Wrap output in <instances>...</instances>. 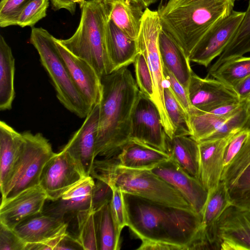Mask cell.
Instances as JSON below:
<instances>
[{"mask_svg":"<svg viewBox=\"0 0 250 250\" xmlns=\"http://www.w3.org/2000/svg\"><path fill=\"white\" fill-rule=\"evenodd\" d=\"M71 0L72 2H73L76 4H79L81 8L83 6V5L85 1V0Z\"/></svg>","mask_w":250,"mask_h":250,"instance_id":"50","label":"cell"},{"mask_svg":"<svg viewBox=\"0 0 250 250\" xmlns=\"http://www.w3.org/2000/svg\"><path fill=\"white\" fill-rule=\"evenodd\" d=\"M67 226L64 220L41 212L22 222L13 229L27 244L44 242L66 233Z\"/></svg>","mask_w":250,"mask_h":250,"instance_id":"21","label":"cell"},{"mask_svg":"<svg viewBox=\"0 0 250 250\" xmlns=\"http://www.w3.org/2000/svg\"><path fill=\"white\" fill-rule=\"evenodd\" d=\"M99 117V103L94 105L80 128L63 148L85 176H90L95 156Z\"/></svg>","mask_w":250,"mask_h":250,"instance_id":"13","label":"cell"},{"mask_svg":"<svg viewBox=\"0 0 250 250\" xmlns=\"http://www.w3.org/2000/svg\"><path fill=\"white\" fill-rule=\"evenodd\" d=\"M119 166L128 168L150 170L170 158L169 154L149 146L130 141L116 156Z\"/></svg>","mask_w":250,"mask_h":250,"instance_id":"25","label":"cell"},{"mask_svg":"<svg viewBox=\"0 0 250 250\" xmlns=\"http://www.w3.org/2000/svg\"><path fill=\"white\" fill-rule=\"evenodd\" d=\"M136 82L139 90L151 100L153 97V85L151 74L146 59L140 52L133 63Z\"/></svg>","mask_w":250,"mask_h":250,"instance_id":"38","label":"cell"},{"mask_svg":"<svg viewBox=\"0 0 250 250\" xmlns=\"http://www.w3.org/2000/svg\"><path fill=\"white\" fill-rule=\"evenodd\" d=\"M21 133L23 140L19 154L6 181L0 188L1 201L39 186L44 166L55 154L51 145L42 134H33L29 131Z\"/></svg>","mask_w":250,"mask_h":250,"instance_id":"7","label":"cell"},{"mask_svg":"<svg viewBox=\"0 0 250 250\" xmlns=\"http://www.w3.org/2000/svg\"><path fill=\"white\" fill-rule=\"evenodd\" d=\"M108 16L120 29L130 38L137 40L144 8L140 3L134 0H102Z\"/></svg>","mask_w":250,"mask_h":250,"instance_id":"24","label":"cell"},{"mask_svg":"<svg viewBox=\"0 0 250 250\" xmlns=\"http://www.w3.org/2000/svg\"><path fill=\"white\" fill-rule=\"evenodd\" d=\"M55 38L42 27H32L30 42L37 50L41 62L50 78L58 99L80 118H85L91 106L74 83L57 48Z\"/></svg>","mask_w":250,"mask_h":250,"instance_id":"6","label":"cell"},{"mask_svg":"<svg viewBox=\"0 0 250 250\" xmlns=\"http://www.w3.org/2000/svg\"><path fill=\"white\" fill-rule=\"evenodd\" d=\"M130 140L167 153V135L159 111L140 91L132 114Z\"/></svg>","mask_w":250,"mask_h":250,"instance_id":"9","label":"cell"},{"mask_svg":"<svg viewBox=\"0 0 250 250\" xmlns=\"http://www.w3.org/2000/svg\"><path fill=\"white\" fill-rule=\"evenodd\" d=\"M167 153L170 159L193 177L199 180V143L190 136H167Z\"/></svg>","mask_w":250,"mask_h":250,"instance_id":"26","label":"cell"},{"mask_svg":"<svg viewBox=\"0 0 250 250\" xmlns=\"http://www.w3.org/2000/svg\"><path fill=\"white\" fill-rule=\"evenodd\" d=\"M105 42L113 71L133 63L140 52L137 41L130 38L109 18L105 27Z\"/></svg>","mask_w":250,"mask_h":250,"instance_id":"22","label":"cell"},{"mask_svg":"<svg viewBox=\"0 0 250 250\" xmlns=\"http://www.w3.org/2000/svg\"><path fill=\"white\" fill-rule=\"evenodd\" d=\"M157 0H155V1H156Z\"/></svg>","mask_w":250,"mask_h":250,"instance_id":"55","label":"cell"},{"mask_svg":"<svg viewBox=\"0 0 250 250\" xmlns=\"http://www.w3.org/2000/svg\"><path fill=\"white\" fill-rule=\"evenodd\" d=\"M79 25L74 34L58 41L70 53L93 67L100 78L113 72L105 42L108 19L102 1L85 0Z\"/></svg>","mask_w":250,"mask_h":250,"instance_id":"5","label":"cell"},{"mask_svg":"<svg viewBox=\"0 0 250 250\" xmlns=\"http://www.w3.org/2000/svg\"><path fill=\"white\" fill-rule=\"evenodd\" d=\"M66 232L39 243L27 244L24 250H54L63 238L67 234Z\"/></svg>","mask_w":250,"mask_h":250,"instance_id":"45","label":"cell"},{"mask_svg":"<svg viewBox=\"0 0 250 250\" xmlns=\"http://www.w3.org/2000/svg\"><path fill=\"white\" fill-rule=\"evenodd\" d=\"M52 8L54 11L64 9L74 15L76 11V3L71 0H49Z\"/></svg>","mask_w":250,"mask_h":250,"instance_id":"47","label":"cell"},{"mask_svg":"<svg viewBox=\"0 0 250 250\" xmlns=\"http://www.w3.org/2000/svg\"><path fill=\"white\" fill-rule=\"evenodd\" d=\"M90 176L102 180L124 193L192 209L177 190L149 169L125 168L118 165L112 158H104L94 161Z\"/></svg>","mask_w":250,"mask_h":250,"instance_id":"4","label":"cell"},{"mask_svg":"<svg viewBox=\"0 0 250 250\" xmlns=\"http://www.w3.org/2000/svg\"><path fill=\"white\" fill-rule=\"evenodd\" d=\"M101 81L95 156L109 159L130 141L132 114L140 90L127 67L103 76Z\"/></svg>","mask_w":250,"mask_h":250,"instance_id":"2","label":"cell"},{"mask_svg":"<svg viewBox=\"0 0 250 250\" xmlns=\"http://www.w3.org/2000/svg\"><path fill=\"white\" fill-rule=\"evenodd\" d=\"M250 166V135L230 163L223 168L221 181L228 189Z\"/></svg>","mask_w":250,"mask_h":250,"instance_id":"35","label":"cell"},{"mask_svg":"<svg viewBox=\"0 0 250 250\" xmlns=\"http://www.w3.org/2000/svg\"><path fill=\"white\" fill-rule=\"evenodd\" d=\"M250 74V57L244 56L227 61L208 73L232 89Z\"/></svg>","mask_w":250,"mask_h":250,"instance_id":"32","label":"cell"},{"mask_svg":"<svg viewBox=\"0 0 250 250\" xmlns=\"http://www.w3.org/2000/svg\"><path fill=\"white\" fill-rule=\"evenodd\" d=\"M164 99L167 114L175 128V135L190 136L191 129L189 115L167 82L164 88Z\"/></svg>","mask_w":250,"mask_h":250,"instance_id":"33","label":"cell"},{"mask_svg":"<svg viewBox=\"0 0 250 250\" xmlns=\"http://www.w3.org/2000/svg\"><path fill=\"white\" fill-rule=\"evenodd\" d=\"M134 0L137 1V2H138L140 3L139 0Z\"/></svg>","mask_w":250,"mask_h":250,"instance_id":"54","label":"cell"},{"mask_svg":"<svg viewBox=\"0 0 250 250\" xmlns=\"http://www.w3.org/2000/svg\"><path fill=\"white\" fill-rule=\"evenodd\" d=\"M140 3L145 8L156 2L155 0H139Z\"/></svg>","mask_w":250,"mask_h":250,"instance_id":"49","label":"cell"},{"mask_svg":"<svg viewBox=\"0 0 250 250\" xmlns=\"http://www.w3.org/2000/svg\"></svg>","mask_w":250,"mask_h":250,"instance_id":"56","label":"cell"},{"mask_svg":"<svg viewBox=\"0 0 250 250\" xmlns=\"http://www.w3.org/2000/svg\"><path fill=\"white\" fill-rule=\"evenodd\" d=\"M228 190L231 205L250 210V166Z\"/></svg>","mask_w":250,"mask_h":250,"instance_id":"36","label":"cell"},{"mask_svg":"<svg viewBox=\"0 0 250 250\" xmlns=\"http://www.w3.org/2000/svg\"><path fill=\"white\" fill-rule=\"evenodd\" d=\"M47 196L39 185L23 191L13 198L1 201L0 223L11 229L42 212Z\"/></svg>","mask_w":250,"mask_h":250,"instance_id":"16","label":"cell"},{"mask_svg":"<svg viewBox=\"0 0 250 250\" xmlns=\"http://www.w3.org/2000/svg\"><path fill=\"white\" fill-rule=\"evenodd\" d=\"M78 247L82 249L76 239L67 233L57 246L55 250L78 249Z\"/></svg>","mask_w":250,"mask_h":250,"instance_id":"48","label":"cell"},{"mask_svg":"<svg viewBox=\"0 0 250 250\" xmlns=\"http://www.w3.org/2000/svg\"><path fill=\"white\" fill-rule=\"evenodd\" d=\"M248 52H250V0L244 17L233 38L210 67L208 73L214 71L224 62L243 56Z\"/></svg>","mask_w":250,"mask_h":250,"instance_id":"29","label":"cell"},{"mask_svg":"<svg viewBox=\"0 0 250 250\" xmlns=\"http://www.w3.org/2000/svg\"><path fill=\"white\" fill-rule=\"evenodd\" d=\"M23 140L22 133L5 122H0V188L5 184L16 162Z\"/></svg>","mask_w":250,"mask_h":250,"instance_id":"27","label":"cell"},{"mask_svg":"<svg viewBox=\"0 0 250 250\" xmlns=\"http://www.w3.org/2000/svg\"><path fill=\"white\" fill-rule=\"evenodd\" d=\"M150 170L177 190L192 209L202 215L208 192L199 179L190 175L170 158Z\"/></svg>","mask_w":250,"mask_h":250,"instance_id":"12","label":"cell"},{"mask_svg":"<svg viewBox=\"0 0 250 250\" xmlns=\"http://www.w3.org/2000/svg\"><path fill=\"white\" fill-rule=\"evenodd\" d=\"M49 0H32L21 11L17 21L21 27H33L46 16Z\"/></svg>","mask_w":250,"mask_h":250,"instance_id":"37","label":"cell"},{"mask_svg":"<svg viewBox=\"0 0 250 250\" xmlns=\"http://www.w3.org/2000/svg\"><path fill=\"white\" fill-rule=\"evenodd\" d=\"M237 132L224 138L199 142V180L208 192L217 188L221 181L225 150Z\"/></svg>","mask_w":250,"mask_h":250,"instance_id":"17","label":"cell"},{"mask_svg":"<svg viewBox=\"0 0 250 250\" xmlns=\"http://www.w3.org/2000/svg\"><path fill=\"white\" fill-rule=\"evenodd\" d=\"M219 250H250V210L229 205L217 224Z\"/></svg>","mask_w":250,"mask_h":250,"instance_id":"14","label":"cell"},{"mask_svg":"<svg viewBox=\"0 0 250 250\" xmlns=\"http://www.w3.org/2000/svg\"><path fill=\"white\" fill-rule=\"evenodd\" d=\"M55 42L72 79L85 99L91 105L100 103L102 95L101 78L88 62L75 56L55 38Z\"/></svg>","mask_w":250,"mask_h":250,"instance_id":"18","label":"cell"},{"mask_svg":"<svg viewBox=\"0 0 250 250\" xmlns=\"http://www.w3.org/2000/svg\"><path fill=\"white\" fill-rule=\"evenodd\" d=\"M236 0H169L157 12L162 27L188 58L205 33L233 10Z\"/></svg>","mask_w":250,"mask_h":250,"instance_id":"3","label":"cell"},{"mask_svg":"<svg viewBox=\"0 0 250 250\" xmlns=\"http://www.w3.org/2000/svg\"><path fill=\"white\" fill-rule=\"evenodd\" d=\"M246 108L247 112L250 117V95L247 99Z\"/></svg>","mask_w":250,"mask_h":250,"instance_id":"51","label":"cell"},{"mask_svg":"<svg viewBox=\"0 0 250 250\" xmlns=\"http://www.w3.org/2000/svg\"><path fill=\"white\" fill-rule=\"evenodd\" d=\"M113 189L107 183L97 179L93 186L91 196V208L96 211L111 202Z\"/></svg>","mask_w":250,"mask_h":250,"instance_id":"41","label":"cell"},{"mask_svg":"<svg viewBox=\"0 0 250 250\" xmlns=\"http://www.w3.org/2000/svg\"><path fill=\"white\" fill-rule=\"evenodd\" d=\"M230 205L228 188L224 182L221 181L217 188L208 192V198L202 213L199 250H219L217 222L224 211Z\"/></svg>","mask_w":250,"mask_h":250,"instance_id":"19","label":"cell"},{"mask_svg":"<svg viewBox=\"0 0 250 250\" xmlns=\"http://www.w3.org/2000/svg\"><path fill=\"white\" fill-rule=\"evenodd\" d=\"M94 215L91 208L75 215L77 234L74 238L83 250H99Z\"/></svg>","mask_w":250,"mask_h":250,"instance_id":"34","label":"cell"},{"mask_svg":"<svg viewBox=\"0 0 250 250\" xmlns=\"http://www.w3.org/2000/svg\"><path fill=\"white\" fill-rule=\"evenodd\" d=\"M113 196L110 202L112 215L119 231L127 226V217L125 207L123 192L120 189L112 187Z\"/></svg>","mask_w":250,"mask_h":250,"instance_id":"40","label":"cell"},{"mask_svg":"<svg viewBox=\"0 0 250 250\" xmlns=\"http://www.w3.org/2000/svg\"><path fill=\"white\" fill-rule=\"evenodd\" d=\"M25 245L13 229L0 223V250H24Z\"/></svg>","mask_w":250,"mask_h":250,"instance_id":"43","label":"cell"},{"mask_svg":"<svg viewBox=\"0 0 250 250\" xmlns=\"http://www.w3.org/2000/svg\"><path fill=\"white\" fill-rule=\"evenodd\" d=\"M245 12L233 10L214 24L203 36L190 53V62L208 67L224 51L233 38Z\"/></svg>","mask_w":250,"mask_h":250,"instance_id":"10","label":"cell"},{"mask_svg":"<svg viewBox=\"0 0 250 250\" xmlns=\"http://www.w3.org/2000/svg\"><path fill=\"white\" fill-rule=\"evenodd\" d=\"M246 125L250 128V118L249 119Z\"/></svg>","mask_w":250,"mask_h":250,"instance_id":"52","label":"cell"},{"mask_svg":"<svg viewBox=\"0 0 250 250\" xmlns=\"http://www.w3.org/2000/svg\"><path fill=\"white\" fill-rule=\"evenodd\" d=\"M161 28L157 11L146 8L137 41L140 52L145 56L151 74L153 85L152 101L159 111L167 136L172 138L175 135V128L167 114L164 99V88L166 81L164 75L163 64L158 43L159 34Z\"/></svg>","mask_w":250,"mask_h":250,"instance_id":"8","label":"cell"},{"mask_svg":"<svg viewBox=\"0 0 250 250\" xmlns=\"http://www.w3.org/2000/svg\"><path fill=\"white\" fill-rule=\"evenodd\" d=\"M158 43L163 65L188 90L193 72L188 58L179 44L162 27L159 32Z\"/></svg>","mask_w":250,"mask_h":250,"instance_id":"23","label":"cell"},{"mask_svg":"<svg viewBox=\"0 0 250 250\" xmlns=\"http://www.w3.org/2000/svg\"><path fill=\"white\" fill-rule=\"evenodd\" d=\"M189 116L191 129L190 137L198 143L208 139L230 117H219L194 108L191 110Z\"/></svg>","mask_w":250,"mask_h":250,"instance_id":"31","label":"cell"},{"mask_svg":"<svg viewBox=\"0 0 250 250\" xmlns=\"http://www.w3.org/2000/svg\"><path fill=\"white\" fill-rule=\"evenodd\" d=\"M94 183L91 176L85 177L58 200L44 207L42 212L64 220L66 215H75L80 211L91 208Z\"/></svg>","mask_w":250,"mask_h":250,"instance_id":"20","label":"cell"},{"mask_svg":"<svg viewBox=\"0 0 250 250\" xmlns=\"http://www.w3.org/2000/svg\"><path fill=\"white\" fill-rule=\"evenodd\" d=\"M191 106L199 110L209 112L226 104L240 101L234 91L221 82L202 78L192 72L188 88Z\"/></svg>","mask_w":250,"mask_h":250,"instance_id":"15","label":"cell"},{"mask_svg":"<svg viewBox=\"0 0 250 250\" xmlns=\"http://www.w3.org/2000/svg\"><path fill=\"white\" fill-rule=\"evenodd\" d=\"M32 0H1L0 26L17 25V19L23 9Z\"/></svg>","mask_w":250,"mask_h":250,"instance_id":"39","label":"cell"},{"mask_svg":"<svg viewBox=\"0 0 250 250\" xmlns=\"http://www.w3.org/2000/svg\"><path fill=\"white\" fill-rule=\"evenodd\" d=\"M15 59L4 37L0 36V109L10 110L15 97Z\"/></svg>","mask_w":250,"mask_h":250,"instance_id":"28","label":"cell"},{"mask_svg":"<svg viewBox=\"0 0 250 250\" xmlns=\"http://www.w3.org/2000/svg\"><path fill=\"white\" fill-rule=\"evenodd\" d=\"M127 227L141 240L176 245L186 250L198 239L202 215L192 209L154 202L123 192Z\"/></svg>","mask_w":250,"mask_h":250,"instance_id":"1","label":"cell"},{"mask_svg":"<svg viewBox=\"0 0 250 250\" xmlns=\"http://www.w3.org/2000/svg\"><path fill=\"white\" fill-rule=\"evenodd\" d=\"M138 250H186L182 246L161 241L142 240Z\"/></svg>","mask_w":250,"mask_h":250,"instance_id":"44","label":"cell"},{"mask_svg":"<svg viewBox=\"0 0 250 250\" xmlns=\"http://www.w3.org/2000/svg\"><path fill=\"white\" fill-rule=\"evenodd\" d=\"M84 177L73 158L62 149L55 153L46 164L39 186L47 200L55 201Z\"/></svg>","mask_w":250,"mask_h":250,"instance_id":"11","label":"cell"},{"mask_svg":"<svg viewBox=\"0 0 250 250\" xmlns=\"http://www.w3.org/2000/svg\"><path fill=\"white\" fill-rule=\"evenodd\" d=\"M99 250L120 249V234L114 220L110 202L95 211Z\"/></svg>","mask_w":250,"mask_h":250,"instance_id":"30","label":"cell"},{"mask_svg":"<svg viewBox=\"0 0 250 250\" xmlns=\"http://www.w3.org/2000/svg\"><path fill=\"white\" fill-rule=\"evenodd\" d=\"M163 72L167 83L189 115L193 107L190 103L188 90L164 65Z\"/></svg>","mask_w":250,"mask_h":250,"instance_id":"42","label":"cell"},{"mask_svg":"<svg viewBox=\"0 0 250 250\" xmlns=\"http://www.w3.org/2000/svg\"><path fill=\"white\" fill-rule=\"evenodd\" d=\"M233 89L239 100L247 99L250 95V74L240 81Z\"/></svg>","mask_w":250,"mask_h":250,"instance_id":"46","label":"cell"},{"mask_svg":"<svg viewBox=\"0 0 250 250\" xmlns=\"http://www.w3.org/2000/svg\"><path fill=\"white\" fill-rule=\"evenodd\" d=\"M88 0L92 1H102V0Z\"/></svg>","mask_w":250,"mask_h":250,"instance_id":"53","label":"cell"}]
</instances>
